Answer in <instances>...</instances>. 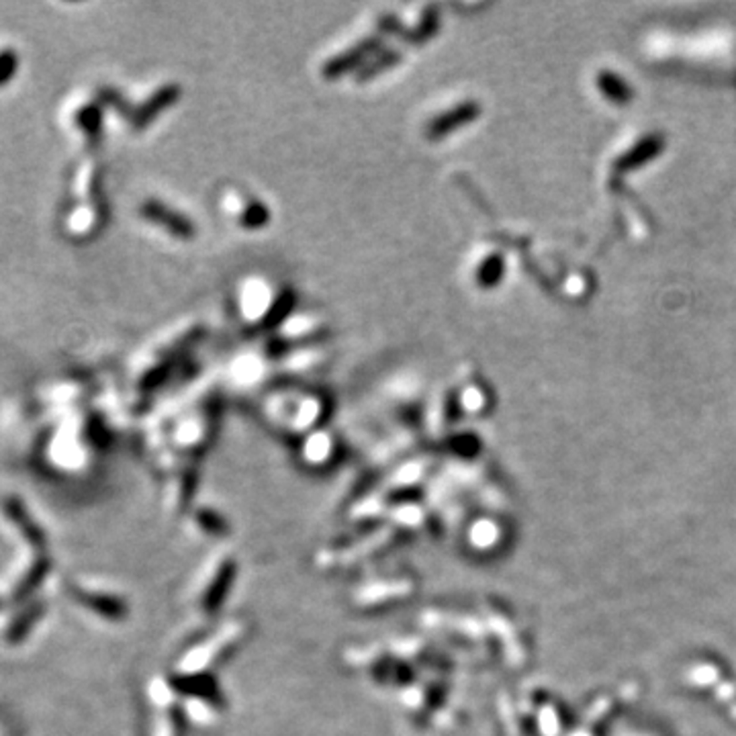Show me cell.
Listing matches in <instances>:
<instances>
[{
  "label": "cell",
  "instance_id": "3957f363",
  "mask_svg": "<svg viewBox=\"0 0 736 736\" xmlns=\"http://www.w3.org/2000/svg\"><path fill=\"white\" fill-rule=\"evenodd\" d=\"M237 577V559L232 551L221 548L194 575L191 585V608L199 618H211L224 608Z\"/></svg>",
  "mask_w": 736,
  "mask_h": 736
},
{
  "label": "cell",
  "instance_id": "5b68a950",
  "mask_svg": "<svg viewBox=\"0 0 736 736\" xmlns=\"http://www.w3.org/2000/svg\"><path fill=\"white\" fill-rule=\"evenodd\" d=\"M415 592L417 581L409 571L384 572L364 579L352 592V603L360 612H384L407 603Z\"/></svg>",
  "mask_w": 736,
  "mask_h": 736
},
{
  "label": "cell",
  "instance_id": "ba28073f",
  "mask_svg": "<svg viewBox=\"0 0 736 736\" xmlns=\"http://www.w3.org/2000/svg\"><path fill=\"white\" fill-rule=\"evenodd\" d=\"M340 448V438L330 428H317L301 438L297 456L309 471H323L338 461Z\"/></svg>",
  "mask_w": 736,
  "mask_h": 736
},
{
  "label": "cell",
  "instance_id": "9c48e42d",
  "mask_svg": "<svg viewBox=\"0 0 736 736\" xmlns=\"http://www.w3.org/2000/svg\"><path fill=\"white\" fill-rule=\"evenodd\" d=\"M325 332V319L315 313H294L284 317L283 325L276 330V342L284 343L289 350L294 346H305V343L315 342L319 335Z\"/></svg>",
  "mask_w": 736,
  "mask_h": 736
},
{
  "label": "cell",
  "instance_id": "8992f818",
  "mask_svg": "<svg viewBox=\"0 0 736 736\" xmlns=\"http://www.w3.org/2000/svg\"><path fill=\"white\" fill-rule=\"evenodd\" d=\"M217 204L221 209V215L227 221H232L234 225L242 227L244 232L264 227L270 217L266 203L258 199V194L250 193L248 188H244L240 184L229 183L221 188Z\"/></svg>",
  "mask_w": 736,
  "mask_h": 736
},
{
  "label": "cell",
  "instance_id": "30bf717a",
  "mask_svg": "<svg viewBox=\"0 0 736 736\" xmlns=\"http://www.w3.org/2000/svg\"><path fill=\"white\" fill-rule=\"evenodd\" d=\"M193 528L196 532H203L207 536H219L221 532L227 530L225 520L219 518L217 512L213 510H199L193 515Z\"/></svg>",
  "mask_w": 736,
  "mask_h": 736
},
{
  "label": "cell",
  "instance_id": "6da1fadb",
  "mask_svg": "<svg viewBox=\"0 0 736 736\" xmlns=\"http://www.w3.org/2000/svg\"><path fill=\"white\" fill-rule=\"evenodd\" d=\"M264 415L274 428L286 433L307 436L323 428L327 417V399L313 391H276L264 401Z\"/></svg>",
  "mask_w": 736,
  "mask_h": 736
},
{
  "label": "cell",
  "instance_id": "277c9868",
  "mask_svg": "<svg viewBox=\"0 0 736 736\" xmlns=\"http://www.w3.org/2000/svg\"><path fill=\"white\" fill-rule=\"evenodd\" d=\"M289 293L284 286L266 274H248L235 284L234 309L244 325L258 330L260 325L278 322V313L284 309Z\"/></svg>",
  "mask_w": 736,
  "mask_h": 736
},
{
  "label": "cell",
  "instance_id": "52a82bcc",
  "mask_svg": "<svg viewBox=\"0 0 736 736\" xmlns=\"http://www.w3.org/2000/svg\"><path fill=\"white\" fill-rule=\"evenodd\" d=\"M150 700L154 706V736H183L186 722L183 703H180L178 691L172 683L170 675L155 677L150 683Z\"/></svg>",
  "mask_w": 736,
  "mask_h": 736
},
{
  "label": "cell",
  "instance_id": "7a4b0ae2",
  "mask_svg": "<svg viewBox=\"0 0 736 736\" xmlns=\"http://www.w3.org/2000/svg\"><path fill=\"white\" fill-rule=\"evenodd\" d=\"M245 636H248V624L245 620H229L217 626L209 636L201 638L199 642L180 654L174 675H215V667L221 665L229 654L237 651Z\"/></svg>",
  "mask_w": 736,
  "mask_h": 736
}]
</instances>
